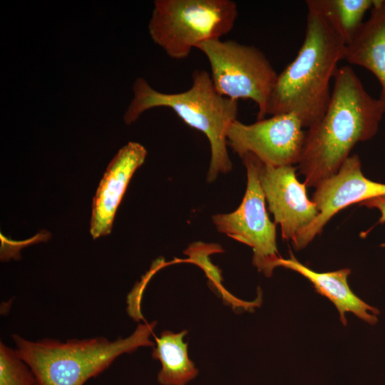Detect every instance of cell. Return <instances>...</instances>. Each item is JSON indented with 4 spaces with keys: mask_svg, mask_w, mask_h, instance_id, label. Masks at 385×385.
Segmentation results:
<instances>
[{
    "mask_svg": "<svg viewBox=\"0 0 385 385\" xmlns=\"http://www.w3.org/2000/svg\"><path fill=\"white\" fill-rule=\"evenodd\" d=\"M303 43L295 58L277 75L266 115L294 113L304 128L324 115L330 101V81L344 59L346 40L329 0H308Z\"/></svg>",
    "mask_w": 385,
    "mask_h": 385,
    "instance_id": "6da1fadb",
    "label": "cell"
},
{
    "mask_svg": "<svg viewBox=\"0 0 385 385\" xmlns=\"http://www.w3.org/2000/svg\"><path fill=\"white\" fill-rule=\"evenodd\" d=\"M384 115L350 66L338 68L323 117L305 133L299 162L307 187L316 188L336 174L355 145L371 140Z\"/></svg>",
    "mask_w": 385,
    "mask_h": 385,
    "instance_id": "7a4b0ae2",
    "label": "cell"
},
{
    "mask_svg": "<svg viewBox=\"0 0 385 385\" xmlns=\"http://www.w3.org/2000/svg\"><path fill=\"white\" fill-rule=\"evenodd\" d=\"M133 91V98L123 117L126 124L135 122L150 108H170L186 124L207 138L211 152L207 182H213L220 173L225 174L232 169L227 148V132L237 120L238 101L220 96L215 89L209 73L205 70L194 71L191 86L180 93L159 92L140 77L135 81Z\"/></svg>",
    "mask_w": 385,
    "mask_h": 385,
    "instance_id": "3957f363",
    "label": "cell"
},
{
    "mask_svg": "<svg viewBox=\"0 0 385 385\" xmlns=\"http://www.w3.org/2000/svg\"><path fill=\"white\" fill-rule=\"evenodd\" d=\"M156 322L138 324L128 337L110 341L104 337L29 341L17 334L12 339L19 356L34 373L38 385H83L96 377L125 353L140 346H154L149 337Z\"/></svg>",
    "mask_w": 385,
    "mask_h": 385,
    "instance_id": "277c9868",
    "label": "cell"
},
{
    "mask_svg": "<svg viewBox=\"0 0 385 385\" xmlns=\"http://www.w3.org/2000/svg\"><path fill=\"white\" fill-rule=\"evenodd\" d=\"M237 16L231 0H156L148 31L168 56L180 60L199 43L230 32Z\"/></svg>",
    "mask_w": 385,
    "mask_h": 385,
    "instance_id": "5b68a950",
    "label": "cell"
},
{
    "mask_svg": "<svg viewBox=\"0 0 385 385\" xmlns=\"http://www.w3.org/2000/svg\"><path fill=\"white\" fill-rule=\"evenodd\" d=\"M195 48L207 57L213 86L220 96L235 101L250 99L258 107L257 120L266 117L278 74L263 52L253 46L221 39L204 41Z\"/></svg>",
    "mask_w": 385,
    "mask_h": 385,
    "instance_id": "8992f818",
    "label": "cell"
},
{
    "mask_svg": "<svg viewBox=\"0 0 385 385\" xmlns=\"http://www.w3.org/2000/svg\"><path fill=\"white\" fill-rule=\"evenodd\" d=\"M247 171L243 199L233 212L212 217L218 232L251 247L252 264L266 277L272 275L279 257L276 241V224L268 216L265 198L257 171L258 159L251 153L240 157Z\"/></svg>",
    "mask_w": 385,
    "mask_h": 385,
    "instance_id": "52a82bcc",
    "label": "cell"
},
{
    "mask_svg": "<svg viewBox=\"0 0 385 385\" xmlns=\"http://www.w3.org/2000/svg\"><path fill=\"white\" fill-rule=\"evenodd\" d=\"M304 126L294 113H282L245 124L234 121L227 132V146L240 157L251 153L272 166L299 163L305 139Z\"/></svg>",
    "mask_w": 385,
    "mask_h": 385,
    "instance_id": "ba28073f",
    "label": "cell"
},
{
    "mask_svg": "<svg viewBox=\"0 0 385 385\" xmlns=\"http://www.w3.org/2000/svg\"><path fill=\"white\" fill-rule=\"evenodd\" d=\"M315 188L312 201L319 212L292 242L296 250L307 247L339 210L351 204L385 195V184L372 181L363 175L361 160L356 154L349 155L336 174Z\"/></svg>",
    "mask_w": 385,
    "mask_h": 385,
    "instance_id": "9c48e42d",
    "label": "cell"
},
{
    "mask_svg": "<svg viewBox=\"0 0 385 385\" xmlns=\"http://www.w3.org/2000/svg\"><path fill=\"white\" fill-rule=\"evenodd\" d=\"M295 170L292 165L272 166L258 159L259 182L268 209L274 222L280 225L282 238L292 242L319 212L307 197V186L297 180Z\"/></svg>",
    "mask_w": 385,
    "mask_h": 385,
    "instance_id": "30bf717a",
    "label": "cell"
},
{
    "mask_svg": "<svg viewBox=\"0 0 385 385\" xmlns=\"http://www.w3.org/2000/svg\"><path fill=\"white\" fill-rule=\"evenodd\" d=\"M146 155L142 145L129 142L109 163L93 197L90 222V233L93 239L111 232L115 212L130 180Z\"/></svg>",
    "mask_w": 385,
    "mask_h": 385,
    "instance_id": "8fae6325",
    "label": "cell"
},
{
    "mask_svg": "<svg viewBox=\"0 0 385 385\" xmlns=\"http://www.w3.org/2000/svg\"><path fill=\"white\" fill-rule=\"evenodd\" d=\"M290 255L288 259L281 257L277 262V267L292 270L307 278L317 292L328 298L334 304L344 325L347 322L346 312L354 314L369 324L374 325L377 322L379 311L358 297L350 289L348 284L350 269L318 272L299 262L292 252Z\"/></svg>",
    "mask_w": 385,
    "mask_h": 385,
    "instance_id": "7c38bea8",
    "label": "cell"
},
{
    "mask_svg": "<svg viewBox=\"0 0 385 385\" xmlns=\"http://www.w3.org/2000/svg\"><path fill=\"white\" fill-rule=\"evenodd\" d=\"M344 60L365 68L378 79L385 115V0H374L370 16L347 43Z\"/></svg>",
    "mask_w": 385,
    "mask_h": 385,
    "instance_id": "4fadbf2b",
    "label": "cell"
},
{
    "mask_svg": "<svg viewBox=\"0 0 385 385\" xmlns=\"http://www.w3.org/2000/svg\"><path fill=\"white\" fill-rule=\"evenodd\" d=\"M188 331L173 333L165 330L155 338L152 357L160 361L158 381L162 385H185L198 374L188 354V344L183 340Z\"/></svg>",
    "mask_w": 385,
    "mask_h": 385,
    "instance_id": "5bb4252c",
    "label": "cell"
},
{
    "mask_svg": "<svg viewBox=\"0 0 385 385\" xmlns=\"http://www.w3.org/2000/svg\"><path fill=\"white\" fill-rule=\"evenodd\" d=\"M222 248L216 244H205L195 242L191 244L184 252L189 256L185 261L194 263L201 267L212 284L221 294L223 299L232 303L234 307H240L245 309H251L257 305V302H242L239 299H232V297L225 291L221 284V271L214 266L209 259V255L214 252H220Z\"/></svg>",
    "mask_w": 385,
    "mask_h": 385,
    "instance_id": "9a60e30c",
    "label": "cell"
},
{
    "mask_svg": "<svg viewBox=\"0 0 385 385\" xmlns=\"http://www.w3.org/2000/svg\"><path fill=\"white\" fill-rule=\"evenodd\" d=\"M339 27L348 43L364 24L366 12L374 0H329Z\"/></svg>",
    "mask_w": 385,
    "mask_h": 385,
    "instance_id": "2e32d148",
    "label": "cell"
},
{
    "mask_svg": "<svg viewBox=\"0 0 385 385\" xmlns=\"http://www.w3.org/2000/svg\"><path fill=\"white\" fill-rule=\"evenodd\" d=\"M0 385H38L28 364L16 349L0 343Z\"/></svg>",
    "mask_w": 385,
    "mask_h": 385,
    "instance_id": "e0dca14e",
    "label": "cell"
},
{
    "mask_svg": "<svg viewBox=\"0 0 385 385\" xmlns=\"http://www.w3.org/2000/svg\"><path fill=\"white\" fill-rule=\"evenodd\" d=\"M360 205L368 208L377 209L381 213L379 222L381 223L385 222V195L364 200Z\"/></svg>",
    "mask_w": 385,
    "mask_h": 385,
    "instance_id": "ac0fdd59",
    "label": "cell"
}]
</instances>
